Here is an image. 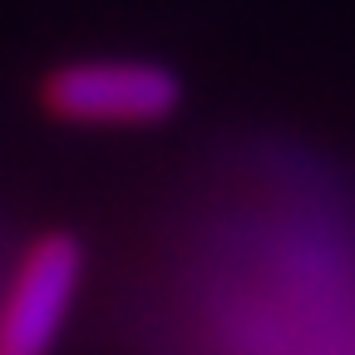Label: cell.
Masks as SVG:
<instances>
[{"label":"cell","mask_w":355,"mask_h":355,"mask_svg":"<svg viewBox=\"0 0 355 355\" xmlns=\"http://www.w3.org/2000/svg\"><path fill=\"white\" fill-rule=\"evenodd\" d=\"M40 104L60 123L153 128L178 114L183 79L158 60H69L44 74Z\"/></svg>","instance_id":"1"},{"label":"cell","mask_w":355,"mask_h":355,"mask_svg":"<svg viewBox=\"0 0 355 355\" xmlns=\"http://www.w3.org/2000/svg\"><path fill=\"white\" fill-rule=\"evenodd\" d=\"M79 277H84L79 242L64 232L40 237L25 252L20 272L10 282V296L0 306V355H44L50 350L69 306H74Z\"/></svg>","instance_id":"2"}]
</instances>
